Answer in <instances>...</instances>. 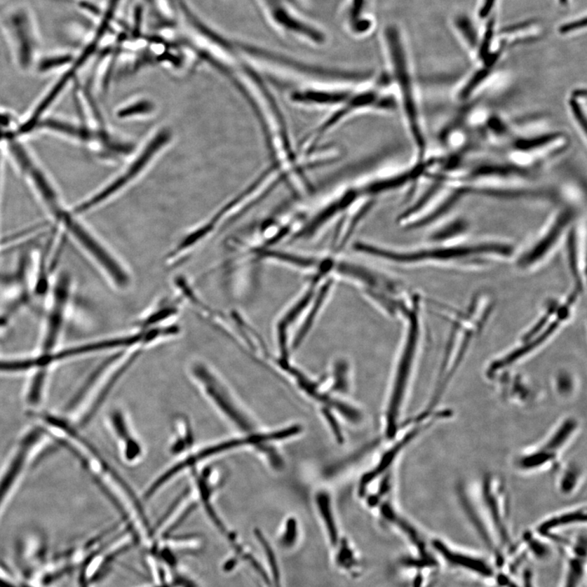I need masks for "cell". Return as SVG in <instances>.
<instances>
[{
    "label": "cell",
    "mask_w": 587,
    "mask_h": 587,
    "mask_svg": "<svg viewBox=\"0 0 587 587\" xmlns=\"http://www.w3.org/2000/svg\"><path fill=\"white\" fill-rule=\"evenodd\" d=\"M559 1L561 4H566L569 2V0H559Z\"/></svg>",
    "instance_id": "cell-31"
},
{
    "label": "cell",
    "mask_w": 587,
    "mask_h": 587,
    "mask_svg": "<svg viewBox=\"0 0 587 587\" xmlns=\"http://www.w3.org/2000/svg\"><path fill=\"white\" fill-rule=\"evenodd\" d=\"M18 135L14 133L4 134L5 142L9 156L26 179L34 193L37 195L40 202L44 205L53 217L58 220L64 212L61 196L53 180L46 170L39 164L33 154L19 142Z\"/></svg>",
    "instance_id": "cell-5"
},
{
    "label": "cell",
    "mask_w": 587,
    "mask_h": 587,
    "mask_svg": "<svg viewBox=\"0 0 587 587\" xmlns=\"http://www.w3.org/2000/svg\"><path fill=\"white\" fill-rule=\"evenodd\" d=\"M269 21L281 34L310 44L325 43L324 32L301 15L290 0H260Z\"/></svg>",
    "instance_id": "cell-11"
},
{
    "label": "cell",
    "mask_w": 587,
    "mask_h": 587,
    "mask_svg": "<svg viewBox=\"0 0 587 587\" xmlns=\"http://www.w3.org/2000/svg\"><path fill=\"white\" fill-rule=\"evenodd\" d=\"M179 312L180 305L177 300L163 299L137 321L135 323V328L145 330L162 328L166 321L175 317Z\"/></svg>",
    "instance_id": "cell-16"
},
{
    "label": "cell",
    "mask_w": 587,
    "mask_h": 587,
    "mask_svg": "<svg viewBox=\"0 0 587 587\" xmlns=\"http://www.w3.org/2000/svg\"><path fill=\"white\" fill-rule=\"evenodd\" d=\"M351 97L349 93L339 91H303L295 93L292 99L296 103L312 107H331L342 104Z\"/></svg>",
    "instance_id": "cell-18"
},
{
    "label": "cell",
    "mask_w": 587,
    "mask_h": 587,
    "mask_svg": "<svg viewBox=\"0 0 587 587\" xmlns=\"http://www.w3.org/2000/svg\"><path fill=\"white\" fill-rule=\"evenodd\" d=\"M0 27L17 67L23 72L32 69L38 62L41 46L38 23L32 9L23 4L13 5L0 16Z\"/></svg>",
    "instance_id": "cell-3"
},
{
    "label": "cell",
    "mask_w": 587,
    "mask_h": 587,
    "mask_svg": "<svg viewBox=\"0 0 587 587\" xmlns=\"http://www.w3.org/2000/svg\"><path fill=\"white\" fill-rule=\"evenodd\" d=\"M581 539L576 541L573 546V555L569 560L568 567L563 587H580L585 574L586 543Z\"/></svg>",
    "instance_id": "cell-20"
},
{
    "label": "cell",
    "mask_w": 587,
    "mask_h": 587,
    "mask_svg": "<svg viewBox=\"0 0 587 587\" xmlns=\"http://www.w3.org/2000/svg\"><path fill=\"white\" fill-rule=\"evenodd\" d=\"M336 563L339 568L354 573L358 569V562L354 555L353 551L350 548L347 541H343L339 545L337 555L335 556Z\"/></svg>",
    "instance_id": "cell-24"
},
{
    "label": "cell",
    "mask_w": 587,
    "mask_h": 587,
    "mask_svg": "<svg viewBox=\"0 0 587 587\" xmlns=\"http://www.w3.org/2000/svg\"><path fill=\"white\" fill-rule=\"evenodd\" d=\"M581 476L579 468L575 466H569L565 470L559 480V488L562 493L568 494L574 492L579 484Z\"/></svg>",
    "instance_id": "cell-26"
},
{
    "label": "cell",
    "mask_w": 587,
    "mask_h": 587,
    "mask_svg": "<svg viewBox=\"0 0 587 587\" xmlns=\"http://www.w3.org/2000/svg\"><path fill=\"white\" fill-rule=\"evenodd\" d=\"M574 220V213L568 208L557 212L554 218L551 220L548 229L545 231L543 237H541L538 243L534 244L529 250H527L523 257H521L520 261L521 267L529 269L539 264L541 260L548 255L553 245L558 242L562 236L568 233V231L573 227L572 222Z\"/></svg>",
    "instance_id": "cell-12"
},
{
    "label": "cell",
    "mask_w": 587,
    "mask_h": 587,
    "mask_svg": "<svg viewBox=\"0 0 587 587\" xmlns=\"http://www.w3.org/2000/svg\"><path fill=\"white\" fill-rule=\"evenodd\" d=\"M409 318L408 329L404 339L403 348L398 361V369L395 375L393 393L387 414V435L393 438L398 430V420L403 406L406 389L408 388L411 375H412L416 356L420 342L419 313L414 309Z\"/></svg>",
    "instance_id": "cell-7"
},
{
    "label": "cell",
    "mask_w": 587,
    "mask_h": 587,
    "mask_svg": "<svg viewBox=\"0 0 587 587\" xmlns=\"http://www.w3.org/2000/svg\"><path fill=\"white\" fill-rule=\"evenodd\" d=\"M586 514L585 508H579L565 511L563 513L555 515L541 523L538 531L541 535L550 537L556 530L567 528L573 525L585 524Z\"/></svg>",
    "instance_id": "cell-17"
},
{
    "label": "cell",
    "mask_w": 587,
    "mask_h": 587,
    "mask_svg": "<svg viewBox=\"0 0 587 587\" xmlns=\"http://www.w3.org/2000/svg\"><path fill=\"white\" fill-rule=\"evenodd\" d=\"M195 384L225 419L245 433H253L252 421L240 407L237 400L220 375L203 361L195 360L189 366Z\"/></svg>",
    "instance_id": "cell-6"
},
{
    "label": "cell",
    "mask_w": 587,
    "mask_h": 587,
    "mask_svg": "<svg viewBox=\"0 0 587 587\" xmlns=\"http://www.w3.org/2000/svg\"><path fill=\"white\" fill-rule=\"evenodd\" d=\"M587 102L585 88H575L568 99V109L581 137L586 142Z\"/></svg>",
    "instance_id": "cell-19"
},
{
    "label": "cell",
    "mask_w": 587,
    "mask_h": 587,
    "mask_svg": "<svg viewBox=\"0 0 587 587\" xmlns=\"http://www.w3.org/2000/svg\"><path fill=\"white\" fill-rule=\"evenodd\" d=\"M317 501L321 515H322L326 529H328L331 544L336 546L339 541L338 530L334 519L332 510L330 508L329 497L325 493H321L318 496Z\"/></svg>",
    "instance_id": "cell-23"
},
{
    "label": "cell",
    "mask_w": 587,
    "mask_h": 587,
    "mask_svg": "<svg viewBox=\"0 0 587 587\" xmlns=\"http://www.w3.org/2000/svg\"><path fill=\"white\" fill-rule=\"evenodd\" d=\"M383 42L391 79L399 93L405 128L414 144L417 161H422L428 152V139L408 49L396 25L391 23L384 27Z\"/></svg>",
    "instance_id": "cell-1"
},
{
    "label": "cell",
    "mask_w": 587,
    "mask_h": 587,
    "mask_svg": "<svg viewBox=\"0 0 587 587\" xmlns=\"http://www.w3.org/2000/svg\"><path fill=\"white\" fill-rule=\"evenodd\" d=\"M324 414L325 416L326 419L328 420V422H329L331 428H332V429L334 431V433L336 436V438H337L339 441H342L343 440L342 433H341L340 428H339L337 422H336V420L333 417L332 414H331L329 412L328 410H325L324 411Z\"/></svg>",
    "instance_id": "cell-30"
},
{
    "label": "cell",
    "mask_w": 587,
    "mask_h": 587,
    "mask_svg": "<svg viewBox=\"0 0 587 587\" xmlns=\"http://www.w3.org/2000/svg\"><path fill=\"white\" fill-rule=\"evenodd\" d=\"M485 521L490 524L492 534L501 546L513 544L510 533L509 494L506 485L499 476L489 474L484 478L480 490Z\"/></svg>",
    "instance_id": "cell-10"
},
{
    "label": "cell",
    "mask_w": 587,
    "mask_h": 587,
    "mask_svg": "<svg viewBox=\"0 0 587 587\" xmlns=\"http://www.w3.org/2000/svg\"><path fill=\"white\" fill-rule=\"evenodd\" d=\"M110 425L116 436L125 461L130 464L137 463L143 456V448L133 433L127 416L123 411L114 410L109 416Z\"/></svg>",
    "instance_id": "cell-14"
},
{
    "label": "cell",
    "mask_w": 587,
    "mask_h": 587,
    "mask_svg": "<svg viewBox=\"0 0 587 587\" xmlns=\"http://www.w3.org/2000/svg\"><path fill=\"white\" fill-rule=\"evenodd\" d=\"M586 18H576L572 20V21L567 22L562 25L559 28V33L560 34H569L579 32L580 29L586 27Z\"/></svg>",
    "instance_id": "cell-28"
},
{
    "label": "cell",
    "mask_w": 587,
    "mask_h": 587,
    "mask_svg": "<svg viewBox=\"0 0 587 587\" xmlns=\"http://www.w3.org/2000/svg\"><path fill=\"white\" fill-rule=\"evenodd\" d=\"M455 27L458 29L459 34L463 39L466 45L473 53H478L480 37L475 27V25L468 17L459 16L455 19Z\"/></svg>",
    "instance_id": "cell-22"
},
{
    "label": "cell",
    "mask_w": 587,
    "mask_h": 587,
    "mask_svg": "<svg viewBox=\"0 0 587 587\" xmlns=\"http://www.w3.org/2000/svg\"><path fill=\"white\" fill-rule=\"evenodd\" d=\"M58 222L93 260L115 288L125 290L132 284V276L117 255L75 218L72 212L65 210Z\"/></svg>",
    "instance_id": "cell-4"
},
{
    "label": "cell",
    "mask_w": 587,
    "mask_h": 587,
    "mask_svg": "<svg viewBox=\"0 0 587 587\" xmlns=\"http://www.w3.org/2000/svg\"><path fill=\"white\" fill-rule=\"evenodd\" d=\"M568 139L560 132L516 135L508 144V162L529 173V168L544 164L566 147Z\"/></svg>",
    "instance_id": "cell-8"
},
{
    "label": "cell",
    "mask_w": 587,
    "mask_h": 587,
    "mask_svg": "<svg viewBox=\"0 0 587 587\" xmlns=\"http://www.w3.org/2000/svg\"><path fill=\"white\" fill-rule=\"evenodd\" d=\"M367 0H348L344 9V22L354 37H365L375 28L372 17L366 13Z\"/></svg>",
    "instance_id": "cell-15"
},
{
    "label": "cell",
    "mask_w": 587,
    "mask_h": 587,
    "mask_svg": "<svg viewBox=\"0 0 587 587\" xmlns=\"http://www.w3.org/2000/svg\"><path fill=\"white\" fill-rule=\"evenodd\" d=\"M35 438V435L29 436V438L25 440L21 449H19L18 453L15 456L11 464H10L8 471L4 474L1 480H0V505L3 504L6 495L10 489H11L15 480H17L18 475L21 473L24 460L26 459V454L29 445L32 444V441Z\"/></svg>",
    "instance_id": "cell-21"
},
{
    "label": "cell",
    "mask_w": 587,
    "mask_h": 587,
    "mask_svg": "<svg viewBox=\"0 0 587 587\" xmlns=\"http://www.w3.org/2000/svg\"><path fill=\"white\" fill-rule=\"evenodd\" d=\"M497 0H483L479 15L481 18H487L494 8Z\"/></svg>",
    "instance_id": "cell-29"
},
{
    "label": "cell",
    "mask_w": 587,
    "mask_h": 587,
    "mask_svg": "<svg viewBox=\"0 0 587 587\" xmlns=\"http://www.w3.org/2000/svg\"><path fill=\"white\" fill-rule=\"evenodd\" d=\"M371 254L400 264L438 263L445 264H485L489 260L510 257L513 248L500 243L436 245L407 252H395L375 248Z\"/></svg>",
    "instance_id": "cell-2"
},
{
    "label": "cell",
    "mask_w": 587,
    "mask_h": 587,
    "mask_svg": "<svg viewBox=\"0 0 587 587\" xmlns=\"http://www.w3.org/2000/svg\"><path fill=\"white\" fill-rule=\"evenodd\" d=\"M257 535L259 543L263 546L266 556H267L271 572L270 583H273V587H282L278 560L274 551L261 532H257Z\"/></svg>",
    "instance_id": "cell-25"
},
{
    "label": "cell",
    "mask_w": 587,
    "mask_h": 587,
    "mask_svg": "<svg viewBox=\"0 0 587 587\" xmlns=\"http://www.w3.org/2000/svg\"><path fill=\"white\" fill-rule=\"evenodd\" d=\"M431 546L445 563L454 568L468 572L486 579H494L495 576L493 567L478 556L457 550L439 539L431 541Z\"/></svg>",
    "instance_id": "cell-13"
},
{
    "label": "cell",
    "mask_w": 587,
    "mask_h": 587,
    "mask_svg": "<svg viewBox=\"0 0 587 587\" xmlns=\"http://www.w3.org/2000/svg\"><path fill=\"white\" fill-rule=\"evenodd\" d=\"M297 538V524H296L295 520L290 519L288 521L287 525H285V529L282 539H281V543H282L285 548H290L295 545Z\"/></svg>",
    "instance_id": "cell-27"
},
{
    "label": "cell",
    "mask_w": 587,
    "mask_h": 587,
    "mask_svg": "<svg viewBox=\"0 0 587 587\" xmlns=\"http://www.w3.org/2000/svg\"><path fill=\"white\" fill-rule=\"evenodd\" d=\"M578 430L579 423L574 418L562 421L543 443L520 455L516 459V466L525 473H534L555 466Z\"/></svg>",
    "instance_id": "cell-9"
}]
</instances>
